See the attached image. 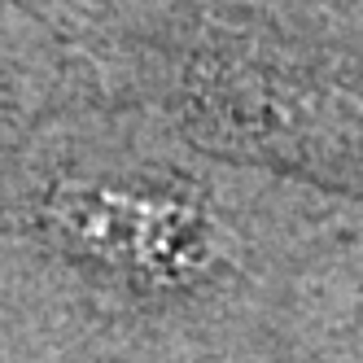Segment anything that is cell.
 Masks as SVG:
<instances>
[{
  "mask_svg": "<svg viewBox=\"0 0 363 363\" xmlns=\"http://www.w3.org/2000/svg\"><path fill=\"white\" fill-rule=\"evenodd\" d=\"M40 228L62 258L145 294L193 289L219 258V232L201 206L127 179L57 184L40 206Z\"/></svg>",
  "mask_w": 363,
  "mask_h": 363,
  "instance_id": "6da1fadb",
  "label": "cell"
}]
</instances>
